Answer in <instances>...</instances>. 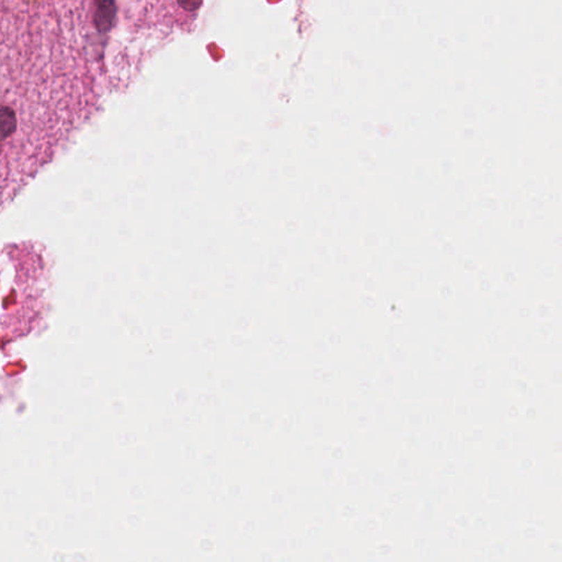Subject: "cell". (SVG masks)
<instances>
[{
    "instance_id": "6da1fadb",
    "label": "cell",
    "mask_w": 562,
    "mask_h": 562,
    "mask_svg": "<svg viewBox=\"0 0 562 562\" xmlns=\"http://www.w3.org/2000/svg\"><path fill=\"white\" fill-rule=\"evenodd\" d=\"M117 16V6L113 1H99L97 3L95 13V24L97 29L102 32H108L113 26Z\"/></svg>"
}]
</instances>
